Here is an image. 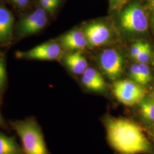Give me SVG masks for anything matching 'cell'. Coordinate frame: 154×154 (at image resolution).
I'll list each match as a JSON object with an SVG mask.
<instances>
[{"mask_svg": "<svg viewBox=\"0 0 154 154\" xmlns=\"http://www.w3.org/2000/svg\"><path fill=\"white\" fill-rule=\"evenodd\" d=\"M107 139L121 154H149L152 147L140 127L130 119L107 116L105 118Z\"/></svg>", "mask_w": 154, "mask_h": 154, "instance_id": "obj_1", "label": "cell"}, {"mask_svg": "<svg viewBox=\"0 0 154 154\" xmlns=\"http://www.w3.org/2000/svg\"><path fill=\"white\" fill-rule=\"evenodd\" d=\"M20 138L25 154H49L43 134L36 122L32 119L12 122Z\"/></svg>", "mask_w": 154, "mask_h": 154, "instance_id": "obj_2", "label": "cell"}, {"mask_svg": "<svg viewBox=\"0 0 154 154\" xmlns=\"http://www.w3.org/2000/svg\"><path fill=\"white\" fill-rule=\"evenodd\" d=\"M120 23L125 31L132 33H143L149 26L147 16L138 3L130 5L122 11Z\"/></svg>", "mask_w": 154, "mask_h": 154, "instance_id": "obj_3", "label": "cell"}, {"mask_svg": "<svg viewBox=\"0 0 154 154\" xmlns=\"http://www.w3.org/2000/svg\"><path fill=\"white\" fill-rule=\"evenodd\" d=\"M112 91L118 101L128 106L139 104L146 97V91L142 86L130 80L116 81Z\"/></svg>", "mask_w": 154, "mask_h": 154, "instance_id": "obj_4", "label": "cell"}, {"mask_svg": "<svg viewBox=\"0 0 154 154\" xmlns=\"http://www.w3.org/2000/svg\"><path fill=\"white\" fill-rule=\"evenodd\" d=\"M100 66L105 74L111 80H116L123 72V60L116 49H109L102 51L99 57Z\"/></svg>", "mask_w": 154, "mask_h": 154, "instance_id": "obj_5", "label": "cell"}, {"mask_svg": "<svg viewBox=\"0 0 154 154\" xmlns=\"http://www.w3.org/2000/svg\"><path fill=\"white\" fill-rule=\"evenodd\" d=\"M63 51L60 45L55 42L39 45L26 51L18 52L17 57L38 60H55L60 58Z\"/></svg>", "mask_w": 154, "mask_h": 154, "instance_id": "obj_6", "label": "cell"}, {"mask_svg": "<svg viewBox=\"0 0 154 154\" xmlns=\"http://www.w3.org/2000/svg\"><path fill=\"white\" fill-rule=\"evenodd\" d=\"M48 22L46 11L42 8H39L25 17L19 26L20 34L26 36L37 33L46 26Z\"/></svg>", "mask_w": 154, "mask_h": 154, "instance_id": "obj_7", "label": "cell"}, {"mask_svg": "<svg viewBox=\"0 0 154 154\" xmlns=\"http://www.w3.org/2000/svg\"><path fill=\"white\" fill-rule=\"evenodd\" d=\"M85 34L88 44L92 48L99 47L107 43L111 37L109 27L102 22H93L85 28Z\"/></svg>", "mask_w": 154, "mask_h": 154, "instance_id": "obj_8", "label": "cell"}, {"mask_svg": "<svg viewBox=\"0 0 154 154\" xmlns=\"http://www.w3.org/2000/svg\"><path fill=\"white\" fill-rule=\"evenodd\" d=\"M82 82L86 88L95 92H103L106 88L105 79L96 69L88 67L83 73Z\"/></svg>", "mask_w": 154, "mask_h": 154, "instance_id": "obj_9", "label": "cell"}, {"mask_svg": "<svg viewBox=\"0 0 154 154\" xmlns=\"http://www.w3.org/2000/svg\"><path fill=\"white\" fill-rule=\"evenodd\" d=\"M61 43L66 49L79 50L85 49L88 44L85 34L80 30H72L62 37Z\"/></svg>", "mask_w": 154, "mask_h": 154, "instance_id": "obj_10", "label": "cell"}, {"mask_svg": "<svg viewBox=\"0 0 154 154\" xmlns=\"http://www.w3.org/2000/svg\"><path fill=\"white\" fill-rule=\"evenodd\" d=\"M14 18L5 8H0V42L7 43L12 37Z\"/></svg>", "mask_w": 154, "mask_h": 154, "instance_id": "obj_11", "label": "cell"}, {"mask_svg": "<svg viewBox=\"0 0 154 154\" xmlns=\"http://www.w3.org/2000/svg\"><path fill=\"white\" fill-rule=\"evenodd\" d=\"M65 63L72 72L75 74H83L88 67V63L85 57L78 51L67 55Z\"/></svg>", "mask_w": 154, "mask_h": 154, "instance_id": "obj_12", "label": "cell"}, {"mask_svg": "<svg viewBox=\"0 0 154 154\" xmlns=\"http://www.w3.org/2000/svg\"><path fill=\"white\" fill-rule=\"evenodd\" d=\"M22 151L14 139L0 133V154H22Z\"/></svg>", "mask_w": 154, "mask_h": 154, "instance_id": "obj_13", "label": "cell"}, {"mask_svg": "<svg viewBox=\"0 0 154 154\" xmlns=\"http://www.w3.org/2000/svg\"><path fill=\"white\" fill-rule=\"evenodd\" d=\"M139 105L140 113L143 118L154 123V99L151 97H145Z\"/></svg>", "mask_w": 154, "mask_h": 154, "instance_id": "obj_14", "label": "cell"}, {"mask_svg": "<svg viewBox=\"0 0 154 154\" xmlns=\"http://www.w3.org/2000/svg\"><path fill=\"white\" fill-rule=\"evenodd\" d=\"M139 77L140 81L139 85L144 86L148 84L152 79L151 74L148 66L146 64L139 63Z\"/></svg>", "mask_w": 154, "mask_h": 154, "instance_id": "obj_15", "label": "cell"}, {"mask_svg": "<svg viewBox=\"0 0 154 154\" xmlns=\"http://www.w3.org/2000/svg\"><path fill=\"white\" fill-rule=\"evenodd\" d=\"M151 54V46L149 44L146 43L144 49L137 56L135 60L137 61L139 63L146 64L150 60Z\"/></svg>", "mask_w": 154, "mask_h": 154, "instance_id": "obj_16", "label": "cell"}, {"mask_svg": "<svg viewBox=\"0 0 154 154\" xmlns=\"http://www.w3.org/2000/svg\"><path fill=\"white\" fill-rule=\"evenodd\" d=\"M146 43L139 41L132 45L130 49V54L132 58L135 59L137 56L142 51Z\"/></svg>", "mask_w": 154, "mask_h": 154, "instance_id": "obj_17", "label": "cell"}, {"mask_svg": "<svg viewBox=\"0 0 154 154\" xmlns=\"http://www.w3.org/2000/svg\"><path fill=\"white\" fill-rule=\"evenodd\" d=\"M40 5L42 6V8L44 9L45 11L53 12L54 11L55 9L58 7L59 4L53 2L47 1H40Z\"/></svg>", "mask_w": 154, "mask_h": 154, "instance_id": "obj_18", "label": "cell"}, {"mask_svg": "<svg viewBox=\"0 0 154 154\" xmlns=\"http://www.w3.org/2000/svg\"><path fill=\"white\" fill-rule=\"evenodd\" d=\"M130 76L133 81L137 83L139 85L140 77H139V70L138 64H133L130 67Z\"/></svg>", "mask_w": 154, "mask_h": 154, "instance_id": "obj_19", "label": "cell"}, {"mask_svg": "<svg viewBox=\"0 0 154 154\" xmlns=\"http://www.w3.org/2000/svg\"><path fill=\"white\" fill-rule=\"evenodd\" d=\"M6 72L5 66L2 61L0 60V88L4 86Z\"/></svg>", "mask_w": 154, "mask_h": 154, "instance_id": "obj_20", "label": "cell"}, {"mask_svg": "<svg viewBox=\"0 0 154 154\" xmlns=\"http://www.w3.org/2000/svg\"><path fill=\"white\" fill-rule=\"evenodd\" d=\"M11 1L16 5L20 7H23L26 5L29 1V0H11Z\"/></svg>", "mask_w": 154, "mask_h": 154, "instance_id": "obj_21", "label": "cell"}, {"mask_svg": "<svg viewBox=\"0 0 154 154\" xmlns=\"http://www.w3.org/2000/svg\"><path fill=\"white\" fill-rule=\"evenodd\" d=\"M151 135H152V137L154 142V123H153L152 126L151 127Z\"/></svg>", "mask_w": 154, "mask_h": 154, "instance_id": "obj_22", "label": "cell"}, {"mask_svg": "<svg viewBox=\"0 0 154 154\" xmlns=\"http://www.w3.org/2000/svg\"><path fill=\"white\" fill-rule=\"evenodd\" d=\"M47 1L55 2V3H57V4H60V0H39V1Z\"/></svg>", "mask_w": 154, "mask_h": 154, "instance_id": "obj_23", "label": "cell"}, {"mask_svg": "<svg viewBox=\"0 0 154 154\" xmlns=\"http://www.w3.org/2000/svg\"><path fill=\"white\" fill-rule=\"evenodd\" d=\"M128 1H129V0H121L120 2H119V3L121 4L122 5H124L125 4H126L127 2H128Z\"/></svg>", "mask_w": 154, "mask_h": 154, "instance_id": "obj_24", "label": "cell"}, {"mask_svg": "<svg viewBox=\"0 0 154 154\" xmlns=\"http://www.w3.org/2000/svg\"><path fill=\"white\" fill-rule=\"evenodd\" d=\"M150 4L151 7L154 9V0H150Z\"/></svg>", "mask_w": 154, "mask_h": 154, "instance_id": "obj_25", "label": "cell"}, {"mask_svg": "<svg viewBox=\"0 0 154 154\" xmlns=\"http://www.w3.org/2000/svg\"><path fill=\"white\" fill-rule=\"evenodd\" d=\"M152 28H153L154 31V11L153 15H152Z\"/></svg>", "mask_w": 154, "mask_h": 154, "instance_id": "obj_26", "label": "cell"}, {"mask_svg": "<svg viewBox=\"0 0 154 154\" xmlns=\"http://www.w3.org/2000/svg\"><path fill=\"white\" fill-rule=\"evenodd\" d=\"M3 124V121H2V117L0 115V126L2 125Z\"/></svg>", "mask_w": 154, "mask_h": 154, "instance_id": "obj_27", "label": "cell"}, {"mask_svg": "<svg viewBox=\"0 0 154 154\" xmlns=\"http://www.w3.org/2000/svg\"><path fill=\"white\" fill-rule=\"evenodd\" d=\"M151 97L154 99V90L153 91V92L152 93V94H151Z\"/></svg>", "mask_w": 154, "mask_h": 154, "instance_id": "obj_28", "label": "cell"}, {"mask_svg": "<svg viewBox=\"0 0 154 154\" xmlns=\"http://www.w3.org/2000/svg\"><path fill=\"white\" fill-rule=\"evenodd\" d=\"M111 1H119L120 2L121 0H111Z\"/></svg>", "mask_w": 154, "mask_h": 154, "instance_id": "obj_29", "label": "cell"}, {"mask_svg": "<svg viewBox=\"0 0 154 154\" xmlns=\"http://www.w3.org/2000/svg\"><path fill=\"white\" fill-rule=\"evenodd\" d=\"M153 62H154V59H153Z\"/></svg>", "mask_w": 154, "mask_h": 154, "instance_id": "obj_30", "label": "cell"}, {"mask_svg": "<svg viewBox=\"0 0 154 154\" xmlns=\"http://www.w3.org/2000/svg\"><path fill=\"white\" fill-rule=\"evenodd\" d=\"M153 64L154 65V62H153Z\"/></svg>", "mask_w": 154, "mask_h": 154, "instance_id": "obj_31", "label": "cell"}]
</instances>
